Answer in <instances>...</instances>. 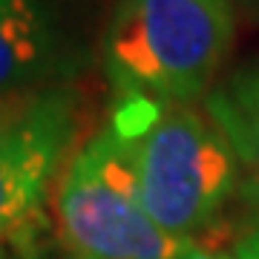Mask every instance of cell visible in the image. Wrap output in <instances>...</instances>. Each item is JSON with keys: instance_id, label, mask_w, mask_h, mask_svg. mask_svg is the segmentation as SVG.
<instances>
[{"instance_id": "6da1fadb", "label": "cell", "mask_w": 259, "mask_h": 259, "mask_svg": "<svg viewBox=\"0 0 259 259\" xmlns=\"http://www.w3.org/2000/svg\"><path fill=\"white\" fill-rule=\"evenodd\" d=\"M112 124L127 141L136 190L173 236L196 242L242 185V167L207 112L190 104L121 98Z\"/></svg>"}, {"instance_id": "7a4b0ae2", "label": "cell", "mask_w": 259, "mask_h": 259, "mask_svg": "<svg viewBox=\"0 0 259 259\" xmlns=\"http://www.w3.org/2000/svg\"><path fill=\"white\" fill-rule=\"evenodd\" d=\"M233 40L231 0H118L104 32V72L121 98H202Z\"/></svg>"}, {"instance_id": "3957f363", "label": "cell", "mask_w": 259, "mask_h": 259, "mask_svg": "<svg viewBox=\"0 0 259 259\" xmlns=\"http://www.w3.org/2000/svg\"><path fill=\"white\" fill-rule=\"evenodd\" d=\"M55 225L64 259H185L199 248L158 228L141 204L127 141L112 121L61 170Z\"/></svg>"}, {"instance_id": "277c9868", "label": "cell", "mask_w": 259, "mask_h": 259, "mask_svg": "<svg viewBox=\"0 0 259 259\" xmlns=\"http://www.w3.org/2000/svg\"><path fill=\"white\" fill-rule=\"evenodd\" d=\"M72 133L75 104L66 90L0 101V248L23 250L32 242Z\"/></svg>"}, {"instance_id": "5b68a950", "label": "cell", "mask_w": 259, "mask_h": 259, "mask_svg": "<svg viewBox=\"0 0 259 259\" xmlns=\"http://www.w3.org/2000/svg\"><path fill=\"white\" fill-rule=\"evenodd\" d=\"M58 37L44 3L0 12V101L37 93L58 72Z\"/></svg>"}, {"instance_id": "8992f818", "label": "cell", "mask_w": 259, "mask_h": 259, "mask_svg": "<svg viewBox=\"0 0 259 259\" xmlns=\"http://www.w3.org/2000/svg\"><path fill=\"white\" fill-rule=\"evenodd\" d=\"M204 112L231 144L242 167V182L259 202V61L236 66L204 95Z\"/></svg>"}, {"instance_id": "52a82bcc", "label": "cell", "mask_w": 259, "mask_h": 259, "mask_svg": "<svg viewBox=\"0 0 259 259\" xmlns=\"http://www.w3.org/2000/svg\"><path fill=\"white\" fill-rule=\"evenodd\" d=\"M185 259H259V222H253L231 248L225 250H204L202 245Z\"/></svg>"}, {"instance_id": "ba28073f", "label": "cell", "mask_w": 259, "mask_h": 259, "mask_svg": "<svg viewBox=\"0 0 259 259\" xmlns=\"http://www.w3.org/2000/svg\"><path fill=\"white\" fill-rule=\"evenodd\" d=\"M29 3H40V0H0V12L18 9V6H29Z\"/></svg>"}, {"instance_id": "9c48e42d", "label": "cell", "mask_w": 259, "mask_h": 259, "mask_svg": "<svg viewBox=\"0 0 259 259\" xmlns=\"http://www.w3.org/2000/svg\"><path fill=\"white\" fill-rule=\"evenodd\" d=\"M20 259H29V256H20Z\"/></svg>"}]
</instances>
